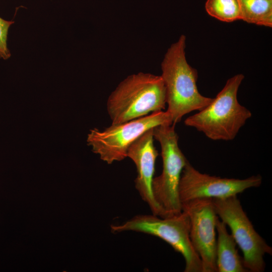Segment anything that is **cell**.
<instances>
[{"label": "cell", "mask_w": 272, "mask_h": 272, "mask_svg": "<svg viewBox=\"0 0 272 272\" xmlns=\"http://www.w3.org/2000/svg\"><path fill=\"white\" fill-rule=\"evenodd\" d=\"M13 23V21H6L0 17V57L4 59H7L11 56L7 47V38L9 28Z\"/></svg>", "instance_id": "obj_14"}, {"label": "cell", "mask_w": 272, "mask_h": 272, "mask_svg": "<svg viewBox=\"0 0 272 272\" xmlns=\"http://www.w3.org/2000/svg\"><path fill=\"white\" fill-rule=\"evenodd\" d=\"M226 226L219 218L218 219L216 248L217 272L248 271L244 266L243 258L238 253L237 244Z\"/></svg>", "instance_id": "obj_11"}, {"label": "cell", "mask_w": 272, "mask_h": 272, "mask_svg": "<svg viewBox=\"0 0 272 272\" xmlns=\"http://www.w3.org/2000/svg\"><path fill=\"white\" fill-rule=\"evenodd\" d=\"M166 90L161 76L140 72L122 80L109 95L107 110L112 124H118L162 111Z\"/></svg>", "instance_id": "obj_2"}, {"label": "cell", "mask_w": 272, "mask_h": 272, "mask_svg": "<svg viewBox=\"0 0 272 272\" xmlns=\"http://www.w3.org/2000/svg\"><path fill=\"white\" fill-rule=\"evenodd\" d=\"M153 134L161 147L163 169L160 175L154 177L152 191L161 212L160 217H168L182 211L179 185L183 169L188 160L179 147L175 125L157 126L153 129Z\"/></svg>", "instance_id": "obj_4"}, {"label": "cell", "mask_w": 272, "mask_h": 272, "mask_svg": "<svg viewBox=\"0 0 272 272\" xmlns=\"http://www.w3.org/2000/svg\"><path fill=\"white\" fill-rule=\"evenodd\" d=\"M114 233L125 231L144 233L157 237L180 253L185 260V272H202L200 258L189 237V221L187 214L160 217L155 215H138L119 225H112Z\"/></svg>", "instance_id": "obj_5"}, {"label": "cell", "mask_w": 272, "mask_h": 272, "mask_svg": "<svg viewBox=\"0 0 272 272\" xmlns=\"http://www.w3.org/2000/svg\"><path fill=\"white\" fill-rule=\"evenodd\" d=\"M262 183L260 175L243 179L222 178L200 173L189 162L183 169L179 185L181 203L202 198H225L258 187Z\"/></svg>", "instance_id": "obj_9"}, {"label": "cell", "mask_w": 272, "mask_h": 272, "mask_svg": "<svg viewBox=\"0 0 272 272\" xmlns=\"http://www.w3.org/2000/svg\"><path fill=\"white\" fill-rule=\"evenodd\" d=\"M185 45L186 37L182 35L168 48L161 63L166 112L174 125L185 115L202 110L213 99L199 93L196 85L197 72L186 60Z\"/></svg>", "instance_id": "obj_1"}, {"label": "cell", "mask_w": 272, "mask_h": 272, "mask_svg": "<svg viewBox=\"0 0 272 272\" xmlns=\"http://www.w3.org/2000/svg\"><path fill=\"white\" fill-rule=\"evenodd\" d=\"M244 76L237 74L228 79L223 89L205 108L184 121L212 140L231 141L251 117V113L237 99Z\"/></svg>", "instance_id": "obj_3"}, {"label": "cell", "mask_w": 272, "mask_h": 272, "mask_svg": "<svg viewBox=\"0 0 272 272\" xmlns=\"http://www.w3.org/2000/svg\"><path fill=\"white\" fill-rule=\"evenodd\" d=\"M205 9L209 15L222 22L240 20L238 0H207Z\"/></svg>", "instance_id": "obj_13"}, {"label": "cell", "mask_w": 272, "mask_h": 272, "mask_svg": "<svg viewBox=\"0 0 272 272\" xmlns=\"http://www.w3.org/2000/svg\"><path fill=\"white\" fill-rule=\"evenodd\" d=\"M181 207L189 218L190 239L200 258L202 272H217L216 224L219 217L212 198L192 199L182 203Z\"/></svg>", "instance_id": "obj_8"}, {"label": "cell", "mask_w": 272, "mask_h": 272, "mask_svg": "<svg viewBox=\"0 0 272 272\" xmlns=\"http://www.w3.org/2000/svg\"><path fill=\"white\" fill-rule=\"evenodd\" d=\"M217 215L226 226L243 254L244 266L248 271L262 272L264 256L271 255L272 248L258 234L244 211L237 195L212 198Z\"/></svg>", "instance_id": "obj_7"}, {"label": "cell", "mask_w": 272, "mask_h": 272, "mask_svg": "<svg viewBox=\"0 0 272 272\" xmlns=\"http://www.w3.org/2000/svg\"><path fill=\"white\" fill-rule=\"evenodd\" d=\"M240 20L248 23L272 27V0H238Z\"/></svg>", "instance_id": "obj_12"}, {"label": "cell", "mask_w": 272, "mask_h": 272, "mask_svg": "<svg viewBox=\"0 0 272 272\" xmlns=\"http://www.w3.org/2000/svg\"><path fill=\"white\" fill-rule=\"evenodd\" d=\"M162 124L172 125L166 111H159L126 122L112 124L102 130H91L87 142L93 151L108 164L127 157L129 146L150 128Z\"/></svg>", "instance_id": "obj_6"}, {"label": "cell", "mask_w": 272, "mask_h": 272, "mask_svg": "<svg viewBox=\"0 0 272 272\" xmlns=\"http://www.w3.org/2000/svg\"><path fill=\"white\" fill-rule=\"evenodd\" d=\"M154 128L146 131L132 143L127 150V157L134 162L137 168L136 189L149 206L152 214L160 217L161 212L152 191L155 162L158 156L154 145Z\"/></svg>", "instance_id": "obj_10"}]
</instances>
